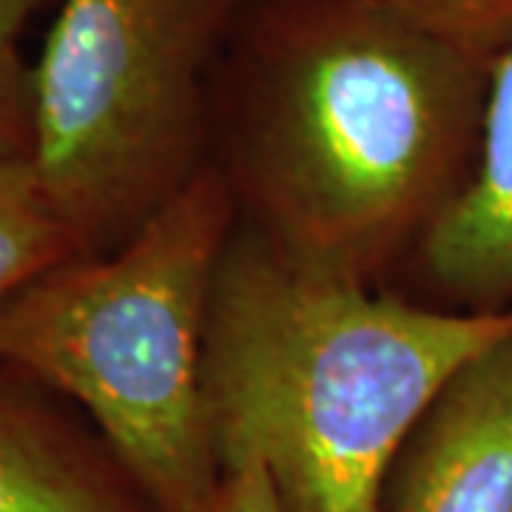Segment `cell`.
Segmentation results:
<instances>
[{
  "label": "cell",
  "instance_id": "1",
  "mask_svg": "<svg viewBox=\"0 0 512 512\" xmlns=\"http://www.w3.org/2000/svg\"><path fill=\"white\" fill-rule=\"evenodd\" d=\"M490 63L370 0H248L211 86L208 165L242 231L384 285L476 163Z\"/></svg>",
  "mask_w": 512,
  "mask_h": 512
},
{
  "label": "cell",
  "instance_id": "2",
  "mask_svg": "<svg viewBox=\"0 0 512 512\" xmlns=\"http://www.w3.org/2000/svg\"><path fill=\"white\" fill-rule=\"evenodd\" d=\"M512 313H456L302 268L237 225L205 336L222 473L256 464L282 512H382L413 427Z\"/></svg>",
  "mask_w": 512,
  "mask_h": 512
},
{
  "label": "cell",
  "instance_id": "3",
  "mask_svg": "<svg viewBox=\"0 0 512 512\" xmlns=\"http://www.w3.org/2000/svg\"><path fill=\"white\" fill-rule=\"evenodd\" d=\"M237 208L208 165L109 254H74L0 308V362L92 421L154 512H208L222 487L205 336Z\"/></svg>",
  "mask_w": 512,
  "mask_h": 512
},
{
  "label": "cell",
  "instance_id": "4",
  "mask_svg": "<svg viewBox=\"0 0 512 512\" xmlns=\"http://www.w3.org/2000/svg\"><path fill=\"white\" fill-rule=\"evenodd\" d=\"M248 0H60L32 66L40 185L109 254L208 168L211 86Z\"/></svg>",
  "mask_w": 512,
  "mask_h": 512
},
{
  "label": "cell",
  "instance_id": "5",
  "mask_svg": "<svg viewBox=\"0 0 512 512\" xmlns=\"http://www.w3.org/2000/svg\"><path fill=\"white\" fill-rule=\"evenodd\" d=\"M384 288L456 313H512V46L490 63L476 163Z\"/></svg>",
  "mask_w": 512,
  "mask_h": 512
},
{
  "label": "cell",
  "instance_id": "6",
  "mask_svg": "<svg viewBox=\"0 0 512 512\" xmlns=\"http://www.w3.org/2000/svg\"><path fill=\"white\" fill-rule=\"evenodd\" d=\"M382 512H512V336L421 416L393 461Z\"/></svg>",
  "mask_w": 512,
  "mask_h": 512
},
{
  "label": "cell",
  "instance_id": "7",
  "mask_svg": "<svg viewBox=\"0 0 512 512\" xmlns=\"http://www.w3.org/2000/svg\"><path fill=\"white\" fill-rule=\"evenodd\" d=\"M0 512H154L69 399L0 362Z\"/></svg>",
  "mask_w": 512,
  "mask_h": 512
},
{
  "label": "cell",
  "instance_id": "8",
  "mask_svg": "<svg viewBox=\"0 0 512 512\" xmlns=\"http://www.w3.org/2000/svg\"><path fill=\"white\" fill-rule=\"evenodd\" d=\"M80 254L29 157L0 160V308L37 276Z\"/></svg>",
  "mask_w": 512,
  "mask_h": 512
},
{
  "label": "cell",
  "instance_id": "9",
  "mask_svg": "<svg viewBox=\"0 0 512 512\" xmlns=\"http://www.w3.org/2000/svg\"><path fill=\"white\" fill-rule=\"evenodd\" d=\"M450 49L493 63L512 46V0H370Z\"/></svg>",
  "mask_w": 512,
  "mask_h": 512
},
{
  "label": "cell",
  "instance_id": "10",
  "mask_svg": "<svg viewBox=\"0 0 512 512\" xmlns=\"http://www.w3.org/2000/svg\"><path fill=\"white\" fill-rule=\"evenodd\" d=\"M32 151V66L15 43H0V160Z\"/></svg>",
  "mask_w": 512,
  "mask_h": 512
},
{
  "label": "cell",
  "instance_id": "11",
  "mask_svg": "<svg viewBox=\"0 0 512 512\" xmlns=\"http://www.w3.org/2000/svg\"><path fill=\"white\" fill-rule=\"evenodd\" d=\"M208 512H282L276 504L274 487L262 467L248 464L231 470L222 478V487Z\"/></svg>",
  "mask_w": 512,
  "mask_h": 512
},
{
  "label": "cell",
  "instance_id": "12",
  "mask_svg": "<svg viewBox=\"0 0 512 512\" xmlns=\"http://www.w3.org/2000/svg\"><path fill=\"white\" fill-rule=\"evenodd\" d=\"M43 3L46 0H0V43H15L20 29Z\"/></svg>",
  "mask_w": 512,
  "mask_h": 512
}]
</instances>
